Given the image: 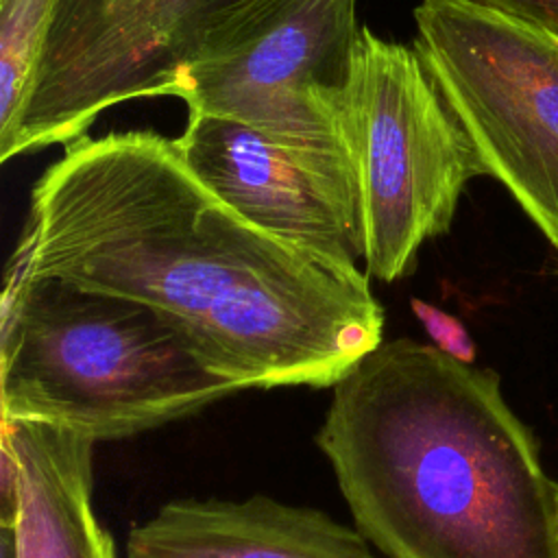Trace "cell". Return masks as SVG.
Returning a JSON list of instances; mask_svg holds the SVG:
<instances>
[{"label":"cell","instance_id":"1","mask_svg":"<svg viewBox=\"0 0 558 558\" xmlns=\"http://www.w3.org/2000/svg\"><path fill=\"white\" fill-rule=\"evenodd\" d=\"M15 251L33 275L161 312L240 390L333 388L384 342L366 272L259 229L150 131L68 144L31 192Z\"/></svg>","mask_w":558,"mask_h":558},{"label":"cell","instance_id":"2","mask_svg":"<svg viewBox=\"0 0 558 558\" xmlns=\"http://www.w3.org/2000/svg\"><path fill=\"white\" fill-rule=\"evenodd\" d=\"M316 445L384 558H558V486L490 368L384 340L331 388Z\"/></svg>","mask_w":558,"mask_h":558},{"label":"cell","instance_id":"3","mask_svg":"<svg viewBox=\"0 0 558 558\" xmlns=\"http://www.w3.org/2000/svg\"><path fill=\"white\" fill-rule=\"evenodd\" d=\"M0 421L122 440L198 414L240 388L146 303L33 275L13 251L2 290Z\"/></svg>","mask_w":558,"mask_h":558},{"label":"cell","instance_id":"4","mask_svg":"<svg viewBox=\"0 0 558 558\" xmlns=\"http://www.w3.org/2000/svg\"><path fill=\"white\" fill-rule=\"evenodd\" d=\"M349 150L368 277H410L445 235L462 190L486 174L414 46L360 28L349 83Z\"/></svg>","mask_w":558,"mask_h":558},{"label":"cell","instance_id":"5","mask_svg":"<svg viewBox=\"0 0 558 558\" xmlns=\"http://www.w3.org/2000/svg\"><path fill=\"white\" fill-rule=\"evenodd\" d=\"M270 0H52L24 107L0 159L72 144L126 100L181 98L187 72Z\"/></svg>","mask_w":558,"mask_h":558},{"label":"cell","instance_id":"6","mask_svg":"<svg viewBox=\"0 0 558 558\" xmlns=\"http://www.w3.org/2000/svg\"><path fill=\"white\" fill-rule=\"evenodd\" d=\"M414 50L495 177L558 248V39L466 0H423Z\"/></svg>","mask_w":558,"mask_h":558},{"label":"cell","instance_id":"7","mask_svg":"<svg viewBox=\"0 0 558 558\" xmlns=\"http://www.w3.org/2000/svg\"><path fill=\"white\" fill-rule=\"evenodd\" d=\"M357 39L355 0H270L240 37L187 72L181 100L187 111L242 122L355 187L347 118Z\"/></svg>","mask_w":558,"mask_h":558},{"label":"cell","instance_id":"8","mask_svg":"<svg viewBox=\"0 0 558 558\" xmlns=\"http://www.w3.org/2000/svg\"><path fill=\"white\" fill-rule=\"evenodd\" d=\"M190 170L227 205L270 235L342 272H364L355 187L264 133L187 111L174 140Z\"/></svg>","mask_w":558,"mask_h":558},{"label":"cell","instance_id":"9","mask_svg":"<svg viewBox=\"0 0 558 558\" xmlns=\"http://www.w3.org/2000/svg\"><path fill=\"white\" fill-rule=\"evenodd\" d=\"M4 558H118L92 506L94 445L37 421H0Z\"/></svg>","mask_w":558,"mask_h":558},{"label":"cell","instance_id":"10","mask_svg":"<svg viewBox=\"0 0 558 558\" xmlns=\"http://www.w3.org/2000/svg\"><path fill=\"white\" fill-rule=\"evenodd\" d=\"M124 558H384L355 527L268 495L183 497L129 530Z\"/></svg>","mask_w":558,"mask_h":558},{"label":"cell","instance_id":"11","mask_svg":"<svg viewBox=\"0 0 558 558\" xmlns=\"http://www.w3.org/2000/svg\"><path fill=\"white\" fill-rule=\"evenodd\" d=\"M52 0H0V144L9 142L41 50Z\"/></svg>","mask_w":558,"mask_h":558},{"label":"cell","instance_id":"12","mask_svg":"<svg viewBox=\"0 0 558 558\" xmlns=\"http://www.w3.org/2000/svg\"><path fill=\"white\" fill-rule=\"evenodd\" d=\"M410 307L414 316L421 320V325L425 327L436 349H440L442 353L451 355L458 362H464V364L475 362V355H477L475 342L460 318L423 299H410Z\"/></svg>","mask_w":558,"mask_h":558},{"label":"cell","instance_id":"13","mask_svg":"<svg viewBox=\"0 0 558 558\" xmlns=\"http://www.w3.org/2000/svg\"><path fill=\"white\" fill-rule=\"evenodd\" d=\"M534 26L558 39V0H466Z\"/></svg>","mask_w":558,"mask_h":558}]
</instances>
